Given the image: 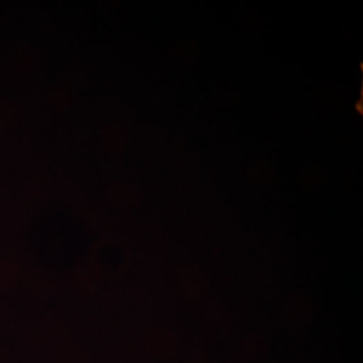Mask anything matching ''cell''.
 Returning <instances> with one entry per match:
<instances>
[{"label":"cell","instance_id":"obj_2","mask_svg":"<svg viewBox=\"0 0 363 363\" xmlns=\"http://www.w3.org/2000/svg\"><path fill=\"white\" fill-rule=\"evenodd\" d=\"M21 272L15 262L3 259L0 261V289H11L19 280Z\"/></svg>","mask_w":363,"mask_h":363},{"label":"cell","instance_id":"obj_1","mask_svg":"<svg viewBox=\"0 0 363 363\" xmlns=\"http://www.w3.org/2000/svg\"><path fill=\"white\" fill-rule=\"evenodd\" d=\"M40 65V55L35 46L23 45L13 54V66L19 73L33 74Z\"/></svg>","mask_w":363,"mask_h":363},{"label":"cell","instance_id":"obj_3","mask_svg":"<svg viewBox=\"0 0 363 363\" xmlns=\"http://www.w3.org/2000/svg\"><path fill=\"white\" fill-rule=\"evenodd\" d=\"M16 121V112L9 101H0V130L13 128Z\"/></svg>","mask_w":363,"mask_h":363},{"label":"cell","instance_id":"obj_4","mask_svg":"<svg viewBox=\"0 0 363 363\" xmlns=\"http://www.w3.org/2000/svg\"><path fill=\"white\" fill-rule=\"evenodd\" d=\"M0 363H11V354L3 346H0Z\"/></svg>","mask_w":363,"mask_h":363},{"label":"cell","instance_id":"obj_5","mask_svg":"<svg viewBox=\"0 0 363 363\" xmlns=\"http://www.w3.org/2000/svg\"><path fill=\"white\" fill-rule=\"evenodd\" d=\"M0 28H1V18H0Z\"/></svg>","mask_w":363,"mask_h":363}]
</instances>
